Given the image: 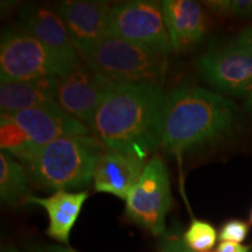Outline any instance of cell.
Listing matches in <instances>:
<instances>
[{
  "label": "cell",
  "mask_w": 252,
  "mask_h": 252,
  "mask_svg": "<svg viewBox=\"0 0 252 252\" xmlns=\"http://www.w3.org/2000/svg\"><path fill=\"white\" fill-rule=\"evenodd\" d=\"M165 97L157 84L110 82L89 130L106 149L145 161L160 146Z\"/></svg>",
  "instance_id": "6da1fadb"
},
{
  "label": "cell",
  "mask_w": 252,
  "mask_h": 252,
  "mask_svg": "<svg viewBox=\"0 0 252 252\" xmlns=\"http://www.w3.org/2000/svg\"><path fill=\"white\" fill-rule=\"evenodd\" d=\"M239 126L237 104L204 88L184 84L165 97L160 146L181 157L228 139Z\"/></svg>",
  "instance_id": "7a4b0ae2"
},
{
  "label": "cell",
  "mask_w": 252,
  "mask_h": 252,
  "mask_svg": "<svg viewBox=\"0 0 252 252\" xmlns=\"http://www.w3.org/2000/svg\"><path fill=\"white\" fill-rule=\"evenodd\" d=\"M106 147L90 135H69L18 158L30 179L41 188L67 190L94 182L97 160Z\"/></svg>",
  "instance_id": "3957f363"
},
{
  "label": "cell",
  "mask_w": 252,
  "mask_h": 252,
  "mask_svg": "<svg viewBox=\"0 0 252 252\" xmlns=\"http://www.w3.org/2000/svg\"><path fill=\"white\" fill-rule=\"evenodd\" d=\"M77 50L84 62L113 83L162 87L165 81V55L121 37L108 36Z\"/></svg>",
  "instance_id": "277c9868"
},
{
  "label": "cell",
  "mask_w": 252,
  "mask_h": 252,
  "mask_svg": "<svg viewBox=\"0 0 252 252\" xmlns=\"http://www.w3.org/2000/svg\"><path fill=\"white\" fill-rule=\"evenodd\" d=\"M72 69L25 31L5 30L0 41L1 81L64 77Z\"/></svg>",
  "instance_id": "5b68a950"
},
{
  "label": "cell",
  "mask_w": 252,
  "mask_h": 252,
  "mask_svg": "<svg viewBox=\"0 0 252 252\" xmlns=\"http://www.w3.org/2000/svg\"><path fill=\"white\" fill-rule=\"evenodd\" d=\"M172 201L168 169L161 158L153 157L125 200V215L152 235L161 236Z\"/></svg>",
  "instance_id": "8992f818"
},
{
  "label": "cell",
  "mask_w": 252,
  "mask_h": 252,
  "mask_svg": "<svg viewBox=\"0 0 252 252\" xmlns=\"http://www.w3.org/2000/svg\"><path fill=\"white\" fill-rule=\"evenodd\" d=\"M109 36L121 37L165 56L173 50L161 2L158 1L133 0L112 6Z\"/></svg>",
  "instance_id": "52a82bcc"
},
{
  "label": "cell",
  "mask_w": 252,
  "mask_h": 252,
  "mask_svg": "<svg viewBox=\"0 0 252 252\" xmlns=\"http://www.w3.org/2000/svg\"><path fill=\"white\" fill-rule=\"evenodd\" d=\"M200 76L217 91L229 96L249 97L252 94V54L229 43L213 49L197 61Z\"/></svg>",
  "instance_id": "ba28073f"
},
{
  "label": "cell",
  "mask_w": 252,
  "mask_h": 252,
  "mask_svg": "<svg viewBox=\"0 0 252 252\" xmlns=\"http://www.w3.org/2000/svg\"><path fill=\"white\" fill-rule=\"evenodd\" d=\"M109 84L110 81L81 59L76 67L59 80L55 102L70 117L90 127Z\"/></svg>",
  "instance_id": "9c48e42d"
},
{
  "label": "cell",
  "mask_w": 252,
  "mask_h": 252,
  "mask_svg": "<svg viewBox=\"0 0 252 252\" xmlns=\"http://www.w3.org/2000/svg\"><path fill=\"white\" fill-rule=\"evenodd\" d=\"M12 122L30 145V151L69 135H88L89 128L65 113L56 102L18 112H1Z\"/></svg>",
  "instance_id": "30bf717a"
},
{
  "label": "cell",
  "mask_w": 252,
  "mask_h": 252,
  "mask_svg": "<svg viewBox=\"0 0 252 252\" xmlns=\"http://www.w3.org/2000/svg\"><path fill=\"white\" fill-rule=\"evenodd\" d=\"M20 27L71 69L81 61L80 53L58 12L43 5L24 6L20 11Z\"/></svg>",
  "instance_id": "8fae6325"
},
{
  "label": "cell",
  "mask_w": 252,
  "mask_h": 252,
  "mask_svg": "<svg viewBox=\"0 0 252 252\" xmlns=\"http://www.w3.org/2000/svg\"><path fill=\"white\" fill-rule=\"evenodd\" d=\"M58 14L64 23L76 48L93 45L109 36L110 7L106 1H63Z\"/></svg>",
  "instance_id": "7c38bea8"
},
{
  "label": "cell",
  "mask_w": 252,
  "mask_h": 252,
  "mask_svg": "<svg viewBox=\"0 0 252 252\" xmlns=\"http://www.w3.org/2000/svg\"><path fill=\"white\" fill-rule=\"evenodd\" d=\"M144 160L118 151L105 149L94 173V189L126 200L145 168Z\"/></svg>",
  "instance_id": "4fadbf2b"
},
{
  "label": "cell",
  "mask_w": 252,
  "mask_h": 252,
  "mask_svg": "<svg viewBox=\"0 0 252 252\" xmlns=\"http://www.w3.org/2000/svg\"><path fill=\"white\" fill-rule=\"evenodd\" d=\"M163 19L172 48L176 52L194 48L206 35V15L198 2L191 0L161 1Z\"/></svg>",
  "instance_id": "5bb4252c"
},
{
  "label": "cell",
  "mask_w": 252,
  "mask_h": 252,
  "mask_svg": "<svg viewBox=\"0 0 252 252\" xmlns=\"http://www.w3.org/2000/svg\"><path fill=\"white\" fill-rule=\"evenodd\" d=\"M88 196L89 194L87 191L71 193L67 190H59L49 197H37L31 195L26 202L45 208L49 220L47 235L61 243L68 244L69 236Z\"/></svg>",
  "instance_id": "9a60e30c"
},
{
  "label": "cell",
  "mask_w": 252,
  "mask_h": 252,
  "mask_svg": "<svg viewBox=\"0 0 252 252\" xmlns=\"http://www.w3.org/2000/svg\"><path fill=\"white\" fill-rule=\"evenodd\" d=\"M59 80L47 76L27 81H0L1 112H18L55 102Z\"/></svg>",
  "instance_id": "2e32d148"
},
{
  "label": "cell",
  "mask_w": 252,
  "mask_h": 252,
  "mask_svg": "<svg viewBox=\"0 0 252 252\" xmlns=\"http://www.w3.org/2000/svg\"><path fill=\"white\" fill-rule=\"evenodd\" d=\"M30 175L24 165L11 154L0 153V197L5 204L14 206L30 197Z\"/></svg>",
  "instance_id": "e0dca14e"
},
{
  "label": "cell",
  "mask_w": 252,
  "mask_h": 252,
  "mask_svg": "<svg viewBox=\"0 0 252 252\" xmlns=\"http://www.w3.org/2000/svg\"><path fill=\"white\" fill-rule=\"evenodd\" d=\"M182 241L195 252H209L216 244V229L210 223L194 220L185 231Z\"/></svg>",
  "instance_id": "ac0fdd59"
},
{
  "label": "cell",
  "mask_w": 252,
  "mask_h": 252,
  "mask_svg": "<svg viewBox=\"0 0 252 252\" xmlns=\"http://www.w3.org/2000/svg\"><path fill=\"white\" fill-rule=\"evenodd\" d=\"M203 4L220 17L252 18V0H212Z\"/></svg>",
  "instance_id": "d6986e66"
},
{
  "label": "cell",
  "mask_w": 252,
  "mask_h": 252,
  "mask_svg": "<svg viewBox=\"0 0 252 252\" xmlns=\"http://www.w3.org/2000/svg\"><path fill=\"white\" fill-rule=\"evenodd\" d=\"M250 226L242 220H226L220 230L219 237L222 242H234L242 244L247 239Z\"/></svg>",
  "instance_id": "ffe728a7"
},
{
  "label": "cell",
  "mask_w": 252,
  "mask_h": 252,
  "mask_svg": "<svg viewBox=\"0 0 252 252\" xmlns=\"http://www.w3.org/2000/svg\"><path fill=\"white\" fill-rule=\"evenodd\" d=\"M161 249L165 252H195L184 243L182 238L176 237V236L163 238L161 242Z\"/></svg>",
  "instance_id": "44dd1931"
},
{
  "label": "cell",
  "mask_w": 252,
  "mask_h": 252,
  "mask_svg": "<svg viewBox=\"0 0 252 252\" xmlns=\"http://www.w3.org/2000/svg\"><path fill=\"white\" fill-rule=\"evenodd\" d=\"M230 43L252 54V26L242 31Z\"/></svg>",
  "instance_id": "7402d4cb"
},
{
  "label": "cell",
  "mask_w": 252,
  "mask_h": 252,
  "mask_svg": "<svg viewBox=\"0 0 252 252\" xmlns=\"http://www.w3.org/2000/svg\"><path fill=\"white\" fill-rule=\"evenodd\" d=\"M215 252H250V248L234 242H220Z\"/></svg>",
  "instance_id": "603a6c76"
},
{
  "label": "cell",
  "mask_w": 252,
  "mask_h": 252,
  "mask_svg": "<svg viewBox=\"0 0 252 252\" xmlns=\"http://www.w3.org/2000/svg\"><path fill=\"white\" fill-rule=\"evenodd\" d=\"M28 252H75L70 249L59 247V245H35L31 248Z\"/></svg>",
  "instance_id": "cb8c5ba5"
},
{
  "label": "cell",
  "mask_w": 252,
  "mask_h": 252,
  "mask_svg": "<svg viewBox=\"0 0 252 252\" xmlns=\"http://www.w3.org/2000/svg\"><path fill=\"white\" fill-rule=\"evenodd\" d=\"M245 109H247V111L250 112L252 116V94L248 97L247 102H245Z\"/></svg>",
  "instance_id": "d4e9b609"
},
{
  "label": "cell",
  "mask_w": 252,
  "mask_h": 252,
  "mask_svg": "<svg viewBox=\"0 0 252 252\" xmlns=\"http://www.w3.org/2000/svg\"><path fill=\"white\" fill-rule=\"evenodd\" d=\"M1 252H19V251H18V249L14 247H7V248L2 249Z\"/></svg>",
  "instance_id": "484cf974"
},
{
  "label": "cell",
  "mask_w": 252,
  "mask_h": 252,
  "mask_svg": "<svg viewBox=\"0 0 252 252\" xmlns=\"http://www.w3.org/2000/svg\"><path fill=\"white\" fill-rule=\"evenodd\" d=\"M250 220H251V223H252V210H251V214H250Z\"/></svg>",
  "instance_id": "4316f807"
},
{
  "label": "cell",
  "mask_w": 252,
  "mask_h": 252,
  "mask_svg": "<svg viewBox=\"0 0 252 252\" xmlns=\"http://www.w3.org/2000/svg\"><path fill=\"white\" fill-rule=\"evenodd\" d=\"M161 252H165V251H161Z\"/></svg>",
  "instance_id": "83f0119b"
}]
</instances>
